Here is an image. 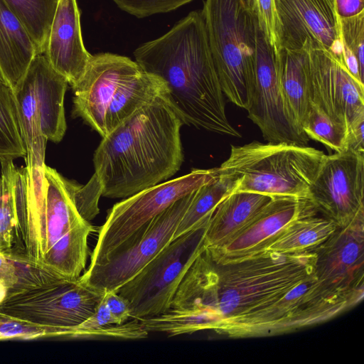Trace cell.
Returning a JSON list of instances; mask_svg holds the SVG:
<instances>
[{"label":"cell","instance_id":"cell-1","mask_svg":"<svg viewBox=\"0 0 364 364\" xmlns=\"http://www.w3.org/2000/svg\"><path fill=\"white\" fill-rule=\"evenodd\" d=\"M136 62L166 84V97L184 124L240 137L225 113L201 11L190 12L162 36L134 51Z\"/></svg>","mask_w":364,"mask_h":364},{"label":"cell","instance_id":"cell-2","mask_svg":"<svg viewBox=\"0 0 364 364\" xmlns=\"http://www.w3.org/2000/svg\"><path fill=\"white\" fill-rule=\"evenodd\" d=\"M183 124L165 94L102 137L93 158L102 196L127 198L174 176L183 161Z\"/></svg>","mask_w":364,"mask_h":364},{"label":"cell","instance_id":"cell-3","mask_svg":"<svg viewBox=\"0 0 364 364\" xmlns=\"http://www.w3.org/2000/svg\"><path fill=\"white\" fill-rule=\"evenodd\" d=\"M95 230L78 213L68 181L45 164L42 189L19 208L10 256L68 279L85 267L87 239Z\"/></svg>","mask_w":364,"mask_h":364},{"label":"cell","instance_id":"cell-4","mask_svg":"<svg viewBox=\"0 0 364 364\" xmlns=\"http://www.w3.org/2000/svg\"><path fill=\"white\" fill-rule=\"evenodd\" d=\"M73 90V114L102 137L138 109L168 93L160 77L129 58L110 53L92 55Z\"/></svg>","mask_w":364,"mask_h":364},{"label":"cell","instance_id":"cell-5","mask_svg":"<svg viewBox=\"0 0 364 364\" xmlns=\"http://www.w3.org/2000/svg\"><path fill=\"white\" fill-rule=\"evenodd\" d=\"M316 260L314 250L289 254L262 252L228 263L213 259L220 313L214 331L220 335L230 324L279 301L314 276Z\"/></svg>","mask_w":364,"mask_h":364},{"label":"cell","instance_id":"cell-6","mask_svg":"<svg viewBox=\"0 0 364 364\" xmlns=\"http://www.w3.org/2000/svg\"><path fill=\"white\" fill-rule=\"evenodd\" d=\"M17 264V282L0 303V316L43 329L48 336L63 337L95 311L104 292L31 264Z\"/></svg>","mask_w":364,"mask_h":364},{"label":"cell","instance_id":"cell-7","mask_svg":"<svg viewBox=\"0 0 364 364\" xmlns=\"http://www.w3.org/2000/svg\"><path fill=\"white\" fill-rule=\"evenodd\" d=\"M324 156L306 145L254 141L232 145L228 159L215 168L235 182L232 192L309 199V188Z\"/></svg>","mask_w":364,"mask_h":364},{"label":"cell","instance_id":"cell-8","mask_svg":"<svg viewBox=\"0 0 364 364\" xmlns=\"http://www.w3.org/2000/svg\"><path fill=\"white\" fill-rule=\"evenodd\" d=\"M201 14L224 96L247 110L259 30L256 16L243 0H206Z\"/></svg>","mask_w":364,"mask_h":364},{"label":"cell","instance_id":"cell-9","mask_svg":"<svg viewBox=\"0 0 364 364\" xmlns=\"http://www.w3.org/2000/svg\"><path fill=\"white\" fill-rule=\"evenodd\" d=\"M209 220L173 240L116 291L128 301L130 319L157 316L170 309L184 276L206 248L204 237Z\"/></svg>","mask_w":364,"mask_h":364},{"label":"cell","instance_id":"cell-10","mask_svg":"<svg viewBox=\"0 0 364 364\" xmlns=\"http://www.w3.org/2000/svg\"><path fill=\"white\" fill-rule=\"evenodd\" d=\"M196 190L143 225L98 264L89 267L80 279L101 292L117 291L173 240Z\"/></svg>","mask_w":364,"mask_h":364},{"label":"cell","instance_id":"cell-11","mask_svg":"<svg viewBox=\"0 0 364 364\" xmlns=\"http://www.w3.org/2000/svg\"><path fill=\"white\" fill-rule=\"evenodd\" d=\"M216 174L215 168L194 169L188 174L147 188L116 203L99 230L89 267L98 264L143 225Z\"/></svg>","mask_w":364,"mask_h":364},{"label":"cell","instance_id":"cell-12","mask_svg":"<svg viewBox=\"0 0 364 364\" xmlns=\"http://www.w3.org/2000/svg\"><path fill=\"white\" fill-rule=\"evenodd\" d=\"M313 250L316 255L314 275L323 293L353 306L360 302L364 295V209Z\"/></svg>","mask_w":364,"mask_h":364},{"label":"cell","instance_id":"cell-13","mask_svg":"<svg viewBox=\"0 0 364 364\" xmlns=\"http://www.w3.org/2000/svg\"><path fill=\"white\" fill-rule=\"evenodd\" d=\"M363 191L364 154L346 149L325 154L309 200L317 212L343 228L364 209Z\"/></svg>","mask_w":364,"mask_h":364},{"label":"cell","instance_id":"cell-14","mask_svg":"<svg viewBox=\"0 0 364 364\" xmlns=\"http://www.w3.org/2000/svg\"><path fill=\"white\" fill-rule=\"evenodd\" d=\"M247 111L248 118L267 141L307 144L309 139L296 129L287 112L279 84L277 55L259 29L251 100Z\"/></svg>","mask_w":364,"mask_h":364},{"label":"cell","instance_id":"cell-15","mask_svg":"<svg viewBox=\"0 0 364 364\" xmlns=\"http://www.w3.org/2000/svg\"><path fill=\"white\" fill-rule=\"evenodd\" d=\"M303 48L309 53L311 102L348 134L349 129L364 119V84L326 50L309 43Z\"/></svg>","mask_w":364,"mask_h":364},{"label":"cell","instance_id":"cell-16","mask_svg":"<svg viewBox=\"0 0 364 364\" xmlns=\"http://www.w3.org/2000/svg\"><path fill=\"white\" fill-rule=\"evenodd\" d=\"M279 49L301 50L306 43L343 62L333 0H275Z\"/></svg>","mask_w":364,"mask_h":364},{"label":"cell","instance_id":"cell-17","mask_svg":"<svg viewBox=\"0 0 364 364\" xmlns=\"http://www.w3.org/2000/svg\"><path fill=\"white\" fill-rule=\"evenodd\" d=\"M316 212L309 199L276 197L224 246L207 248L213 259L219 263L237 262L259 253L264 246L292 220Z\"/></svg>","mask_w":364,"mask_h":364},{"label":"cell","instance_id":"cell-18","mask_svg":"<svg viewBox=\"0 0 364 364\" xmlns=\"http://www.w3.org/2000/svg\"><path fill=\"white\" fill-rule=\"evenodd\" d=\"M43 54L72 87L77 85L92 55L84 46L76 0H59Z\"/></svg>","mask_w":364,"mask_h":364},{"label":"cell","instance_id":"cell-19","mask_svg":"<svg viewBox=\"0 0 364 364\" xmlns=\"http://www.w3.org/2000/svg\"><path fill=\"white\" fill-rule=\"evenodd\" d=\"M31 73L40 112L41 129L47 140L60 141L66 131L64 97L68 82L50 65L44 54H37Z\"/></svg>","mask_w":364,"mask_h":364},{"label":"cell","instance_id":"cell-20","mask_svg":"<svg viewBox=\"0 0 364 364\" xmlns=\"http://www.w3.org/2000/svg\"><path fill=\"white\" fill-rule=\"evenodd\" d=\"M274 198L252 192H232L213 212L204 237L206 247L227 244Z\"/></svg>","mask_w":364,"mask_h":364},{"label":"cell","instance_id":"cell-21","mask_svg":"<svg viewBox=\"0 0 364 364\" xmlns=\"http://www.w3.org/2000/svg\"><path fill=\"white\" fill-rule=\"evenodd\" d=\"M277 58L280 88L287 112L296 129L305 134L302 126L311 105L308 51L306 48H281Z\"/></svg>","mask_w":364,"mask_h":364},{"label":"cell","instance_id":"cell-22","mask_svg":"<svg viewBox=\"0 0 364 364\" xmlns=\"http://www.w3.org/2000/svg\"><path fill=\"white\" fill-rule=\"evenodd\" d=\"M36 46L4 0H0V71L14 90L23 79Z\"/></svg>","mask_w":364,"mask_h":364},{"label":"cell","instance_id":"cell-23","mask_svg":"<svg viewBox=\"0 0 364 364\" xmlns=\"http://www.w3.org/2000/svg\"><path fill=\"white\" fill-rule=\"evenodd\" d=\"M316 213L302 215L288 223L259 253H296L311 250L320 245L338 227L332 220L325 216H316Z\"/></svg>","mask_w":364,"mask_h":364},{"label":"cell","instance_id":"cell-24","mask_svg":"<svg viewBox=\"0 0 364 364\" xmlns=\"http://www.w3.org/2000/svg\"><path fill=\"white\" fill-rule=\"evenodd\" d=\"M23 140L26 147V166L43 168L47 139L43 134L35 87L27 70L14 90Z\"/></svg>","mask_w":364,"mask_h":364},{"label":"cell","instance_id":"cell-25","mask_svg":"<svg viewBox=\"0 0 364 364\" xmlns=\"http://www.w3.org/2000/svg\"><path fill=\"white\" fill-rule=\"evenodd\" d=\"M234 188L233 181L217 172L211 180L197 188L178 224L173 240L209 220L219 203L232 193Z\"/></svg>","mask_w":364,"mask_h":364},{"label":"cell","instance_id":"cell-26","mask_svg":"<svg viewBox=\"0 0 364 364\" xmlns=\"http://www.w3.org/2000/svg\"><path fill=\"white\" fill-rule=\"evenodd\" d=\"M43 54L59 0H4Z\"/></svg>","mask_w":364,"mask_h":364},{"label":"cell","instance_id":"cell-27","mask_svg":"<svg viewBox=\"0 0 364 364\" xmlns=\"http://www.w3.org/2000/svg\"><path fill=\"white\" fill-rule=\"evenodd\" d=\"M26 155L14 90L8 85H0V161Z\"/></svg>","mask_w":364,"mask_h":364},{"label":"cell","instance_id":"cell-28","mask_svg":"<svg viewBox=\"0 0 364 364\" xmlns=\"http://www.w3.org/2000/svg\"><path fill=\"white\" fill-rule=\"evenodd\" d=\"M338 23L343 64L357 80L363 83L364 11L355 16L338 17Z\"/></svg>","mask_w":364,"mask_h":364},{"label":"cell","instance_id":"cell-29","mask_svg":"<svg viewBox=\"0 0 364 364\" xmlns=\"http://www.w3.org/2000/svg\"><path fill=\"white\" fill-rule=\"evenodd\" d=\"M0 174V252L9 254L14 243V186L17 167L1 161Z\"/></svg>","mask_w":364,"mask_h":364},{"label":"cell","instance_id":"cell-30","mask_svg":"<svg viewBox=\"0 0 364 364\" xmlns=\"http://www.w3.org/2000/svg\"><path fill=\"white\" fill-rule=\"evenodd\" d=\"M302 130L309 139L321 143L329 151L347 149L348 131L311 102Z\"/></svg>","mask_w":364,"mask_h":364},{"label":"cell","instance_id":"cell-31","mask_svg":"<svg viewBox=\"0 0 364 364\" xmlns=\"http://www.w3.org/2000/svg\"><path fill=\"white\" fill-rule=\"evenodd\" d=\"M75 207L80 215L90 222L99 213L98 202L102 196L100 183L95 174L84 186L68 181Z\"/></svg>","mask_w":364,"mask_h":364},{"label":"cell","instance_id":"cell-32","mask_svg":"<svg viewBox=\"0 0 364 364\" xmlns=\"http://www.w3.org/2000/svg\"><path fill=\"white\" fill-rule=\"evenodd\" d=\"M122 10L137 18L173 11L193 0H112Z\"/></svg>","mask_w":364,"mask_h":364},{"label":"cell","instance_id":"cell-33","mask_svg":"<svg viewBox=\"0 0 364 364\" xmlns=\"http://www.w3.org/2000/svg\"><path fill=\"white\" fill-rule=\"evenodd\" d=\"M254 13L259 29L278 56L279 48L277 35L275 0H254Z\"/></svg>","mask_w":364,"mask_h":364},{"label":"cell","instance_id":"cell-34","mask_svg":"<svg viewBox=\"0 0 364 364\" xmlns=\"http://www.w3.org/2000/svg\"><path fill=\"white\" fill-rule=\"evenodd\" d=\"M102 299L114 318L116 324H122L130 319V307L128 301L116 291H105Z\"/></svg>","mask_w":364,"mask_h":364},{"label":"cell","instance_id":"cell-35","mask_svg":"<svg viewBox=\"0 0 364 364\" xmlns=\"http://www.w3.org/2000/svg\"><path fill=\"white\" fill-rule=\"evenodd\" d=\"M18 281L17 269L14 262L0 252V303L10 288Z\"/></svg>","mask_w":364,"mask_h":364},{"label":"cell","instance_id":"cell-36","mask_svg":"<svg viewBox=\"0 0 364 364\" xmlns=\"http://www.w3.org/2000/svg\"><path fill=\"white\" fill-rule=\"evenodd\" d=\"M364 119L353 125L348 131L347 149L364 154Z\"/></svg>","mask_w":364,"mask_h":364},{"label":"cell","instance_id":"cell-37","mask_svg":"<svg viewBox=\"0 0 364 364\" xmlns=\"http://www.w3.org/2000/svg\"><path fill=\"white\" fill-rule=\"evenodd\" d=\"M337 16L341 18L355 16L364 11V0H333Z\"/></svg>","mask_w":364,"mask_h":364},{"label":"cell","instance_id":"cell-38","mask_svg":"<svg viewBox=\"0 0 364 364\" xmlns=\"http://www.w3.org/2000/svg\"><path fill=\"white\" fill-rule=\"evenodd\" d=\"M247 6L254 12V0H243Z\"/></svg>","mask_w":364,"mask_h":364}]
</instances>
